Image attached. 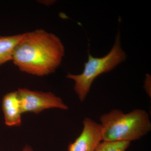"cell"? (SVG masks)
<instances>
[{
    "mask_svg": "<svg viewBox=\"0 0 151 151\" xmlns=\"http://www.w3.org/2000/svg\"><path fill=\"white\" fill-rule=\"evenodd\" d=\"M150 76H147V78H146L145 81V89L146 92L148 94L149 96H151V92L150 91Z\"/></svg>",
    "mask_w": 151,
    "mask_h": 151,
    "instance_id": "9",
    "label": "cell"
},
{
    "mask_svg": "<svg viewBox=\"0 0 151 151\" xmlns=\"http://www.w3.org/2000/svg\"><path fill=\"white\" fill-rule=\"evenodd\" d=\"M101 137L103 142H128L137 140L151 130L148 113L142 109H135L124 113L114 109L100 118Z\"/></svg>",
    "mask_w": 151,
    "mask_h": 151,
    "instance_id": "2",
    "label": "cell"
},
{
    "mask_svg": "<svg viewBox=\"0 0 151 151\" xmlns=\"http://www.w3.org/2000/svg\"><path fill=\"white\" fill-rule=\"evenodd\" d=\"M126 58L127 55L121 47L119 32L116 35L112 49L107 55L102 58H94L89 54L82 73L78 75L68 73L66 76L67 78L75 82L74 91L79 100L81 102L85 100L95 78L102 73L113 70L125 60Z\"/></svg>",
    "mask_w": 151,
    "mask_h": 151,
    "instance_id": "3",
    "label": "cell"
},
{
    "mask_svg": "<svg viewBox=\"0 0 151 151\" xmlns=\"http://www.w3.org/2000/svg\"><path fill=\"white\" fill-rule=\"evenodd\" d=\"M2 108L6 126L19 127L21 125L23 113L17 91L7 93L4 96Z\"/></svg>",
    "mask_w": 151,
    "mask_h": 151,
    "instance_id": "6",
    "label": "cell"
},
{
    "mask_svg": "<svg viewBox=\"0 0 151 151\" xmlns=\"http://www.w3.org/2000/svg\"><path fill=\"white\" fill-rule=\"evenodd\" d=\"M130 142H101L94 151H126Z\"/></svg>",
    "mask_w": 151,
    "mask_h": 151,
    "instance_id": "8",
    "label": "cell"
},
{
    "mask_svg": "<svg viewBox=\"0 0 151 151\" xmlns=\"http://www.w3.org/2000/svg\"><path fill=\"white\" fill-rule=\"evenodd\" d=\"M59 37L43 29L23 33L15 49L12 61L22 72L43 76L54 72L64 56Z\"/></svg>",
    "mask_w": 151,
    "mask_h": 151,
    "instance_id": "1",
    "label": "cell"
},
{
    "mask_svg": "<svg viewBox=\"0 0 151 151\" xmlns=\"http://www.w3.org/2000/svg\"><path fill=\"white\" fill-rule=\"evenodd\" d=\"M22 151H34L32 147L29 145L25 146Z\"/></svg>",
    "mask_w": 151,
    "mask_h": 151,
    "instance_id": "10",
    "label": "cell"
},
{
    "mask_svg": "<svg viewBox=\"0 0 151 151\" xmlns=\"http://www.w3.org/2000/svg\"><path fill=\"white\" fill-rule=\"evenodd\" d=\"M17 92L23 113L32 112L39 114L49 108H59L63 110L68 109L60 97L52 92L32 91L26 88L19 89Z\"/></svg>",
    "mask_w": 151,
    "mask_h": 151,
    "instance_id": "4",
    "label": "cell"
},
{
    "mask_svg": "<svg viewBox=\"0 0 151 151\" xmlns=\"http://www.w3.org/2000/svg\"><path fill=\"white\" fill-rule=\"evenodd\" d=\"M23 33L0 36V66L12 60L15 49L21 39Z\"/></svg>",
    "mask_w": 151,
    "mask_h": 151,
    "instance_id": "7",
    "label": "cell"
},
{
    "mask_svg": "<svg viewBox=\"0 0 151 151\" xmlns=\"http://www.w3.org/2000/svg\"><path fill=\"white\" fill-rule=\"evenodd\" d=\"M83 129L80 135L68 147V151H94L101 142L100 124L89 118L83 121Z\"/></svg>",
    "mask_w": 151,
    "mask_h": 151,
    "instance_id": "5",
    "label": "cell"
}]
</instances>
